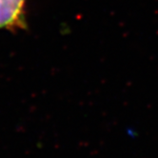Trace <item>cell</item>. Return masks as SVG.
<instances>
[{
	"label": "cell",
	"mask_w": 158,
	"mask_h": 158,
	"mask_svg": "<svg viewBox=\"0 0 158 158\" xmlns=\"http://www.w3.org/2000/svg\"><path fill=\"white\" fill-rule=\"evenodd\" d=\"M27 0H0V29L17 30L25 25L24 6Z\"/></svg>",
	"instance_id": "obj_1"
}]
</instances>
